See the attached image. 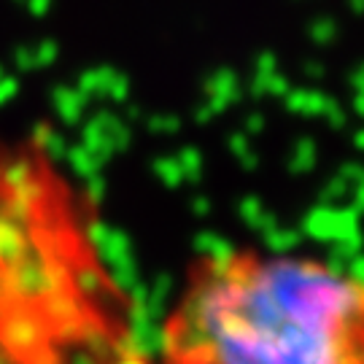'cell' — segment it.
<instances>
[{"label": "cell", "mask_w": 364, "mask_h": 364, "mask_svg": "<svg viewBox=\"0 0 364 364\" xmlns=\"http://www.w3.org/2000/svg\"><path fill=\"white\" fill-rule=\"evenodd\" d=\"M0 351L11 364H149L87 197L36 132H0Z\"/></svg>", "instance_id": "1"}, {"label": "cell", "mask_w": 364, "mask_h": 364, "mask_svg": "<svg viewBox=\"0 0 364 364\" xmlns=\"http://www.w3.org/2000/svg\"><path fill=\"white\" fill-rule=\"evenodd\" d=\"M0 364H11V362H9V356H6L3 351H0Z\"/></svg>", "instance_id": "3"}, {"label": "cell", "mask_w": 364, "mask_h": 364, "mask_svg": "<svg viewBox=\"0 0 364 364\" xmlns=\"http://www.w3.org/2000/svg\"><path fill=\"white\" fill-rule=\"evenodd\" d=\"M154 364H364V278L305 254H208L186 270Z\"/></svg>", "instance_id": "2"}]
</instances>
